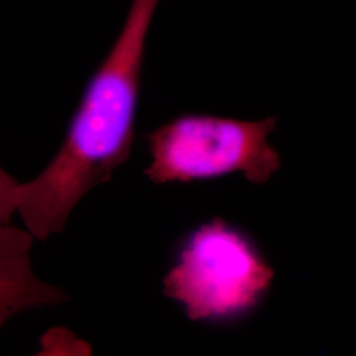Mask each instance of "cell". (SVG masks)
I'll list each match as a JSON object with an SVG mask.
<instances>
[{
	"label": "cell",
	"instance_id": "cell-1",
	"mask_svg": "<svg viewBox=\"0 0 356 356\" xmlns=\"http://www.w3.org/2000/svg\"><path fill=\"white\" fill-rule=\"evenodd\" d=\"M160 0H131L127 17L92 73L57 154L38 177L17 184L1 173V216L15 210L31 235L61 232L76 204L129 157L147 38Z\"/></svg>",
	"mask_w": 356,
	"mask_h": 356
},
{
	"label": "cell",
	"instance_id": "cell-2",
	"mask_svg": "<svg viewBox=\"0 0 356 356\" xmlns=\"http://www.w3.org/2000/svg\"><path fill=\"white\" fill-rule=\"evenodd\" d=\"M276 124L275 116L248 122L179 115L145 136L152 163L144 175L160 185L241 172L252 184H266L281 166L280 154L269 143Z\"/></svg>",
	"mask_w": 356,
	"mask_h": 356
},
{
	"label": "cell",
	"instance_id": "cell-3",
	"mask_svg": "<svg viewBox=\"0 0 356 356\" xmlns=\"http://www.w3.org/2000/svg\"><path fill=\"white\" fill-rule=\"evenodd\" d=\"M273 269L241 232L216 218L195 229L163 280V293L191 321L236 317L252 309Z\"/></svg>",
	"mask_w": 356,
	"mask_h": 356
}]
</instances>
